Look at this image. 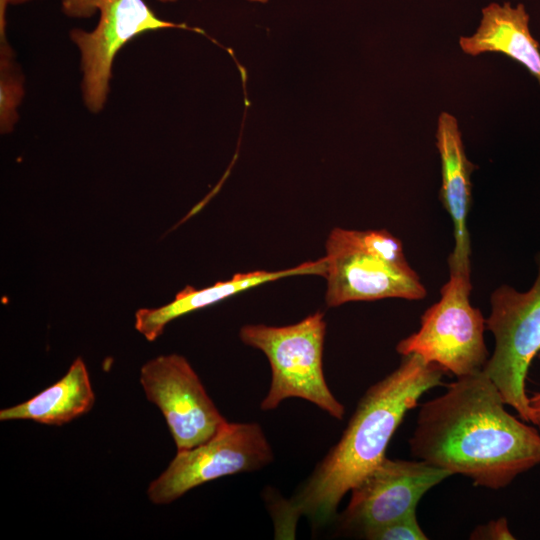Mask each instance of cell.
<instances>
[{"mask_svg": "<svg viewBox=\"0 0 540 540\" xmlns=\"http://www.w3.org/2000/svg\"><path fill=\"white\" fill-rule=\"evenodd\" d=\"M327 306L384 298L420 300L427 294L401 241L382 230L334 228L325 244Z\"/></svg>", "mask_w": 540, "mask_h": 540, "instance_id": "3", "label": "cell"}, {"mask_svg": "<svg viewBox=\"0 0 540 540\" xmlns=\"http://www.w3.org/2000/svg\"><path fill=\"white\" fill-rule=\"evenodd\" d=\"M436 146L442 174L439 197L453 223L454 248L448 257L449 269L471 270L467 217L472 197L471 174L476 167L465 153L457 119L448 112H441L438 117Z\"/></svg>", "mask_w": 540, "mask_h": 540, "instance_id": "11", "label": "cell"}, {"mask_svg": "<svg viewBox=\"0 0 540 540\" xmlns=\"http://www.w3.org/2000/svg\"><path fill=\"white\" fill-rule=\"evenodd\" d=\"M9 5L23 4L32 0H7Z\"/></svg>", "mask_w": 540, "mask_h": 540, "instance_id": "20", "label": "cell"}, {"mask_svg": "<svg viewBox=\"0 0 540 540\" xmlns=\"http://www.w3.org/2000/svg\"><path fill=\"white\" fill-rule=\"evenodd\" d=\"M326 261L322 257L317 261H309L295 267L265 271L257 270L235 274L226 281L203 289L186 286L175 299L159 308H142L135 313V328L148 341L156 340L164 331L165 326L172 320L220 302L240 292L282 278L299 275H325Z\"/></svg>", "mask_w": 540, "mask_h": 540, "instance_id": "12", "label": "cell"}, {"mask_svg": "<svg viewBox=\"0 0 540 540\" xmlns=\"http://www.w3.org/2000/svg\"><path fill=\"white\" fill-rule=\"evenodd\" d=\"M25 94L24 75L18 66L15 53L7 40L0 35V131L8 134L19 121L18 108Z\"/></svg>", "mask_w": 540, "mask_h": 540, "instance_id": "15", "label": "cell"}, {"mask_svg": "<svg viewBox=\"0 0 540 540\" xmlns=\"http://www.w3.org/2000/svg\"><path fill=\"white\" fill-rule=\"evenodd\" d=\"M462 51L471 56L501 53L522 64L540 84V47L529 29L523 4L491 3L482 9L476 32L459 39Z\"/></svg>", "mask_w": 540, "mask_h": 540, "instance_id": "13", "label": "cell"}, {"mask_svg": "<svg viewBox=\"0 0 540 540\" xmlns=\"http://www.w3.org/2000/svg\"><path fill=\"white\" fill-rule=\"evenodd\" d=\"M139 379L148 401L162 412L177 450L207 441L227 422L181 355L149 360L140 369Z\"/></svg>", "mask_w": 540, "mask_h": 540, "instance_id": "9", "label": "cell"}, {"mask_svg": "<svg viewBox=\"0 0 540 540\" xmlns=\"http://www.w3.org/2000/svg\"><path fill=\"white\" fill-rule=\"evenodd\" d=\"M450 476L423 460L385 457L351 490L343 522L363 533L401 518L415 511L424 494Z\"/></svg>", "mask_w": 540, "mask_h": 540, "instance_id": "10", "label": "cell"}, {"mask_svg": "<svg viewBox=\"0 0 540 540\" xmlns=\"http://www.w3.org/2000/svg\"><path fill=\"white\" fill-rule=\"evenodd\" d=\"M470 539L472 540H514L515 537L511 532L508 521L505 517H500L496 520L479 525L471 532Z\"/></svg>", "mask_w": 540, "mask_h": 540, "instance_id": "17", "label": "cell"}, {"mask_svg": "<svg viewBox=\"0 0 540 540\" xmlns=\"http://www.w3.org/2000/svg\"><path fill=\"white\" fill-rule=\"evenodd\" d=\"M370 540H427L421 529L416 510L384 525L368 529L362 533Z\"/></svg>", "mask_w": 540, "mask_h": 540, "instance_id": "16", "label": "cell"}, {"mask_svg": "<svg viewBox=\"0 0 540 540\" xmlns=\"http://www.w3.org/2000/svg\"><path fill=\"white\" fill-rule=\"evenodd\" d=\"M61 8L71 18H89L99 13L93 30L74 28L69 33L80 53L83 103L95 114L107 102L114 60L129 41L145 32L163 29L204 34L199 28L161 19L144 0H61Z\"/></svg>", "mask_w": 540, "mask_h": 540, "instance_id": "5", "label": "cell"}, {"mask_svg": "<svg viewBox=\"0 0 540 540\" xmlns=\"http://www.w3.org/2000/svg\"><path fill=\"white\" fill-rule=\"evenodd\" d=\"M484 371L458 377L423 403L409 439L418 460L492 490L540 464V433L505 408Z\"/></svg>", "mask_w": 540, "mask_h": 540, "instance_id": "1", "label": "cell"}, {"mask_svg": "<svg viewBox=\"0 0 540 540\" xmlns=\"http://www.w3.org/2000/svg\"><path fill=\"white\" fill-rule=\"evenodd\" d=\"M537 277L526 292L501 285L491 295L486 329L494 337V350L483 369L511 406L529 422L525 384L530 364L540 352V254Z\"/></svg>", "mask_w": 540, "mask_h": 540, "instance_id": "7", "label": "cell"}, {"mask_svg": "<svg viewBox=\"0 0 540 540\" xmlns=\"http://www.w3.org/2000/svg\"><path fill=\"white\" fill-rule=\"evenodd\" d=\"M440 299L421 317L420 328L398 342L402 356L417 354L457 378L483 371L488 351L485 319L470 303L471 271L449 270Z\"/></svg>", "mask_w": 540, "mask_h": 540, "instance_id": "6", "label": "cell"}, {"mask_svg": "<svg viewBox=\"0 0 540 540\" xmlns=\"http://www.w3.org/2000/svg\"><path fill=\"white\" fill-rule=\"evenodd\" d=\"M445 370L417 354L364 393L340 440L289 499L271 505L276 538L292 539L298 520L316 525L336 515L342 498L386 456L388 444L406 413L428 390L441 385Z\"/></svg>", "mask_w": 540, "mask_h": 540, "instance_id": "2", "label": "cell"}, {"mask_svg": "<svg viewBox=\"0 0 540 540\" xmlns=\"http://www.w3.org/2000/svg\"><path fill=\"white\" fill-rule=\"evenodd\" d=\"M95 402L87 367L76 358L56 383L18 405L0 411L1 421L31 420L61 426L86 414Z\"/></svg>", "mask_w": 540, "mask_h": 540, "instance_id": "14", "label": "cell"}, {"mask_svg": "<svg viewBox=\"0 0 540 540\" xmlns=\"http://www.w3.org/2000/svg\"><path fill=\"white\" fill-rule=\"evenodd\" d=\"M273 456L258 423L226 422L207 441L177 450L168 467L149 484L147 496L156 505L169 504L203 483L258 470Z\"/></svg>", "mask_w": 540, "mask_h": 540, "instance_id": "8", "label": "cell"}, {"mask_svg": "<svg viewBox=\"0 0 540 540\" xmlns=\"http://www.w3.org/2000/svg\"><path fill=\"white\" fill-rule=\"evenodd\" d=\"M161 3H173V2H176L178 0H157ZM248 1H251V2H258V3H266L268 0H248Z\"/></svg>", "mask_w": 540, "mask_h": 540, "instance_id": "19", "label": "cell"}, {"mask_svg": "<svg viewBox=\"0 0 540 540\" xmlns=\"http://www.w3.org/2000/svg\"><path fill=\"white\" fill-rule=\"evenodd\" d=\"M540 359V352L538 353ZM529 422L540 429V391L528 396Z\"/></svg>", "mask_w": 540, "mask_h": 540, "instance_id": "18", "label": "cell"}, {"mask_svg": "<svg viewBox=\"0 0 540 540\" xmlns=\"http://www.w3.org/2000/svg\"><path fill=\"white\" fill-rule=\"evenodd\" d=\"M325 334L326 322L320 311L292 325L250 324L240 329L242 342L262 351L271 366V384L261 410H273L283 400L296 397L335 419L343 418L345 407L329 389L323 372Z\"/></svg>", "mask_w": 540, "mask_h": 540, "instance_id": "4", "label": "cell"}]
</instances>
